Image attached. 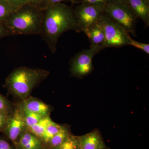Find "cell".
I'll list each match as a JSON object with an SVG mask.
<instances>
[{"label": "cell", "instance_id": "obj_1", "mask_svg": "<svg viewBox=\"0 0 149 149\" xmlns=\"http://www.w3.org/2000/svg\"><path fill=\"white\" fill-rule=\"evenodd\" d=\"M82 32L74 10L66 5H50L43 11L40 35L52 53H55L60 37L68 31Z\"/></svg>", "mask_w": 149, "mask_h": 149}, {"label": "cell", "instance_id": "obj_2", "mask_svg": "<svg viewBox=\"0 0 149 149\" xmlns=\"http://www.w3.org/2000/svg\"><path fill=\"white\" fill-rule=\"evenodd\" d=\"M43 11L29 3L14 11L3 22L10 36L40 35Z\"/></svg>", "mask_w": 149, "mask_h": 149}, {"label": "cell", "instance_id": "obj_3", "mask_svg": "<svg viewBox=\"0 0 149 149\" xmlns=\"http://www.w3.org/2000/svg\"><path fill=\"white\" fill-rule=\"evenodd\" d=\"M50 72L41 68L20 67L14 70L6 79L9 91L22 100L29 97L35 86L46 79Z\"/></svg>", "mask_w": 149, "mask_h": 149}, {"label": "cell", "instance_id": "obj_4", "mask_svg": "<svg viewBox=\"0 0 149 149\" xmlns=\"http://www.w3.org/2000/svg\"><path fill=\"white\" fill-rule=\"evenodd\" d=\"M104 13L129 34L136 36L138 18L128 4L118 0H107L104 6Z\"/></svg>", "mask_w": 149, "mask_h": 149}, {"label": "cell", "instance_id": "obj_5", "mask_svg": "<svg viewBox=\"0 0 149 149\" xmlns=\"http://www.w3.org/2000/svg\"><path fill=\"white\" fill-rule=\"evenodd\" d=\"M98 22L102 28L104 33V49L129 45V33L105 14L102 15Z\"/></svg>", "mask_w": 149, "mask_h": 149}, {"label": "cell", "instance_id": "obj_6", "mask_svg": "<svg viewBox=\"0 0 149 149\" xmlns=\"http://www.w3.org/2000/svg\"><path fill=\"white\" fill-rule=\"evenodd\" d=\"M102 49L101 47L91 45L89 49L83 50L76 54L70 62L71 75L82 77L90 73L93 69V57Z\"/></svg>", "mask_w": 149, "mask_h": 149}, {"label": "cell", "instance_id": "obj_7", "mask_svg": "<svg viewBox=\"0 0 149 149\" xmlns=\"http://www.w3.org/2000/svg\"><path fill=\"white\" fill-rule=\"evenodd\" d=\"M104 6L83 3L73 10L82 32H84L88 27L98 22L104 13Z\"/></svg>", "mask_w": 149, "mask_h": 149}, {"label": "cell", "instance_id": "obj_8", "mask_svg": "<svg viewBox=\"0 0 149 149\" xmlns=\"http://www.w3.org/2000/svg\"><path fill=\"white\" fill-rule=\"evenodd\" d=\"M23 112L19 105L9 116L5 128L3 131L10 140L16 141L26 130Z\"/></svg>", "mask_w": 149, "mask_h": 149}, {"label": "cell", "instance_id": "obj_9", "mask_svg": "<svg viewBox=\"0 0 149 149\" xmlns=\"http://www.w3.org/2000/svg\"><path fill=\"white\" fill-rule=\"evenodd\" d=\"M19 105L22 109L35 113L44 117L49 116L51 112L50 107L37 98L29 97L22 100Z\"/></svg>", "mask_w": 149, "mask_h": 149}, {"label": "cell", "instance_id": "obj_10", "mask_svg": "<svg viewBox=\"0 0 149 149\" xmlns=\"http://www.w3.org/2000/svg\"><path fill=\"white\" fill-rule=\"evenodd\" d=\"M128 5L136 17L149 26V0H128Z\"/></svg>", "mask_w": 149, "mask_h": 149}, {"label": "cell", "instance_id": "obj_11", "mask_svg": "<svg viewBox=\"0 0 149 149\" xmlns=\"http://www.w3.org/2000/svg\"><path fill=\"white\" fill-rule=\"evenodd\" d=\"M80 149H102L104 148L101 137L97 130H94L79 137Z\"/></svg>", "mask_w": 149, "mask_h": 149}, {"label": "cell", "instance_id": "obj_12", "mask_svg": "<svg viewBox=\"0 0 149 149\" xmlns=\"http://www.w3.org/2000/svg\"><path fill=\"white\" fill-rule=\"evenodd\" d=\"M91 43V45L101 47L103 49L105 41L104 33L98 22L93 24L84 31Z\"/></svg>", "mask_w": 149, "mask_h": 149}, {"label": "cell", "instance_id": "obj_13", "mask_svg": "<svg viewBox=\"0 0 149 149\" xmlns=\"http://www.w3.org/2000/svg\"><path fill=\"white\" fill-rule=\"evenodd\" d=\"M19 144L22 149H42V143L40 139L27 129L20 136Z\"/></svg>", "mask_w": 149, "mask_h": 149}, {"label": "cell", "instance_id": "obj_14", "mask_svg": "<svg viewBox=\"0 0 149 149\" xmlns=\"http://www.w3.org/2000/svg\"><path fill=\"white\" fill-rule=\"evenodd\" d=\"M52 120L49 116H45L43 117L35 125L26 129L39 139H42L46 128Z\"/></svg>", "mask_w": 149, "mask_h": 149}, {"label": "cell", "instance_id": "obj_15", "mask_svg": "<svg viewBox=\"0 0 149 149\" xmlns=\"http://www.w3.org/2000/svg\"><path fill=\"white\" fill-rule=\"evenodd\" d=\"M7 0H0V21L4 22L11 14L17 9Z\"/></svg>", "mask_w": 149, "mask_h": 149}, {"label": "cell", "instance_id": "obj_16", "mask_svg": "<svg viewBox=\"0 0 149 149\" xmlns=\"http://www.w3.org/2000/svg\"><path fill=\"white\" fill-rule=\"evenodd\" d=\"M62 125L52 121L47 125L42 139L46 143H49L52 138L59 131Z\"/></svg>", "mask_w": 149, "mask_h": 149}, {"label": "cell", "instance_id": "obj_17", "mask_svg": "<svg viewBox=\"0 0 149 149\" xmlns=\"http://www.w3.org/2000/svg\"><path fill=\"white\" fill-rule=\"evenodd\" d=\"M69 135L68 130L65 126H62L59 131L52 138L49 143L54 148L63 143Z\"/></svg>", "mask_w": 149, "mask_h": 149}, {"label": "cell", "instance_id": "obj_18", "mask_svg": "<svg viewBox=\"0 0 149 149\" xmlns=\"http://www.w3.org/2000/svg\"><path fill=\"white\" fill-rule=\"evenodd\" d=\"M80 148L79 138L69 135L68 137L58 146L54 149H78Z\"/></svg>", "mask_w": 149, "mask_h": 149}, {"label": "cell", "instance_id": "obj_19", "mask_svg": "<svg viewBox=\"0 0 149 149\" xmlns=\"http://www.w3.org/2000/svg\"><path fill=\"white\" fill-rule=\"evenodd\" d=\"M22 110L27 128L35 125L44 117V116L23 109H22Z\"/></svg>", "mask_w": 149, "mask_h": 149}, {"label": "cell", "instance_id": "obj_20", "mask_svg": "<svg viewBox=\"0 0 149 149\" xmlns=\"http://www.w3.org/2000/svg\"><path fill=\"white\" fill-rule=\"evenodd\" d=\"M13 111L10 103L0 93V111L9 116Z\"/></svg>", "mask_w": 149, "mask_h": 149}, {"label": "cell", "instance_id": "obj_21", "mask_svg": "<svg viewBox=\"0 0 149 149\" xmlns=\"http://www.w3.org/2000/svg\"><path fill=\"white\" fill-rule=\"evenodd\" d=\"M128 40H129V45L135 47L140 49L141 50L149 54V44L141 43L136 41L132 39L130 36H129L128 37Z\"/></svg>", "mask_w": 149, "mask_h": 149}, {"label": "cell", "instance_id": "obj_22", "mask_svg": "<svg viewBox=\"0 0 149 149\" xmlns=\"http://www.w3.org/2000/svg\"><path fill=\"white\" fill-rule=\"evenodd\" d=\"M29 3L32 5L44 10L48 7L47 0H28Z\"/></svg>", "mask_w": 149, "mask_h": 149}, {"label": "cell", "instance_id": "obj_23", "mask_svg": "<svg viewBox=\"0 0 149 149\" xmlns=\"http://www.w3.org/2000/svg\"><path fill=\"white\" fill-rule=\"evenodd\" d=\"M9 116L0 111V132H3L5 128Z\"/></svg>", "mask_w": 149, "mask_h": 149}, {"label": "cell", "instance_id": "obj_24", "mask_svg": "<svg viewBox=\"0 0 149 149\" xmlns=\"http://www.w3.org/2000/svg\"><path fill=\"white\" fill-rule=\"evenodd\" d=\"M11 5L17 8H19L29 3L28 0H7Z\"/></svg>", "mask_w": 149, "mask_h": 149}, {"label": "cell", "instance_id": "obj_25", "mask_svg": "<svg viewBox=\"0 0 149 149\" xmlns=\"http://www.w3.org/2000/svg\"><path fill=\"white\" fill-rule=\"evenodd\" d=\"M10 36L9 33L4 23L0 21V39Z\"/></svg>", "mask_w": 149, "mask_h": 149}, {"label": "cell", "instance_id": "obj_26", "mask_svg": "<svg viewBox=\"0 0 149 149\" xmlns=\"http://www.w3.org/2000/svg\"><path fill=\"white\" fill-rule=\"evenodd\" d=\"M107 0H83V3L92 4L104 5Z\"/></svg>", "mask_w": 149, "mask_h": 149}, {"label": "cell", "instance_id": "obj_27", "mask_svg": "<svg viewBox=\"0 0 149 149\" xmlns=\"http://www.w3.org/2000/svg\"><path fill=\"white\" fill-rule=\"evenodd\" d=\"M0 149H13V148L7 141L0 139Z\"/></svg>", "mask_w": 149, "mask_h": 149}, {"label": "cell", "instance_id": "obj_28", "mask_svg": "<svg viewBox=\"0 0 149 149\" xmlns=\"http://www.w3.org/2000/svg\"><path fill=\"white\" fill-rule=\"evenodd\" d=\"M118 1H120L122 2L128 4V0H118Z\"/></svg>", "mask_w": 149, "mask_h": 149}, {"label": "cell", "instance_id": "obj_29", "mask_svg": "<svg viewBox=\"0 0 149 149\" xmlns=\"http://www.w3.org/2000/svg\"><path fill=\"white\" fill-rule=\"evenodd\" d=\"M61 1H62L63 2V1H65V0H61Z\"/></svg>", "mask_w": 149, "mask_h": 149}, {"label": "cell", "instance_id": "obj_30", "mask_svg": "<svg viewBox=\"0 0 149 149\" xmlns=\"http://www.w3.org/2000/svg\"><path fill=\"white\" fill-rule=\"evenodd\" d=\"M78 149H80V148H78Z\"/></svg>", "mask_w": 149, "mask_h": 149}]
</instances>
